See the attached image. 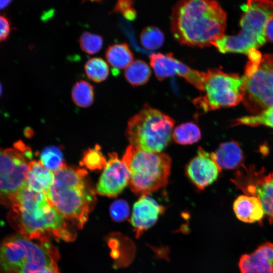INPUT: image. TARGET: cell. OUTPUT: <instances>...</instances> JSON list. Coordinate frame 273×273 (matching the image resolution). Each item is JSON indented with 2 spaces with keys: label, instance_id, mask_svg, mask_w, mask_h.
<instances>
[{
  "label": "cell",
  "instance_id": "277c9868",
  "mask_svg": "<svg viewBox=\"0 0 273 273\" xmlns=\"http://www.w3.org/2000/svg\"><path fill=\"white\" fill-rule=\"evenodd\" d=\"M243 11L240 21L241 30L236 35L224 34L212 42L221 53H242L248 55L266 41L265 29L273 19L272 0H247L242 6Z\"/></svg>",
  "mask_w": 273,
  "mask_h": 273
},
{
  "label": "cell",
  "instance_id": "3957f363",
  "mask_svg": "<svg viewBox=\"0 0 273 273\" xmlns=\"http://www.w3.org/2000/svg\"><path fill=\"white\" fill-rule=\"evenodd\" d=\"M54 173V181L46 192L49 201L67 220L82 228L96 201L87 171L65 165Z\"/></svg>",
  "mask_w": 273,
  "mask_h": 273
},
{
  "label": "cell",
  "instance_id": "ffe728a7",
  "mask_svg": "<svg viewBox=\"0 0 273 273\" xmlns=\"http://www.w3.org/2000/svg\"><path fill=\"white\" fill-rule=\"evenodd\" d=\"M108 64L115 71L125 69L133 61V56L126 43L110 45L105 52Z\"/></svg>",
  "mask_w": 273,
  "mask_h": 273
},
{
  "label": "cell",
  "instance_id": "5b68a950",
  "mask_svg": "<svg viewBox=\"0 0 273 273\" xmlns=\"http://www.w3.org/2000/svg\"><path fill=\"white\" fill-rule=\"evenodd\" d=\"M56 259L48 241L38 243L15 234L0 244V273H33L56 264Z\"/></svg>",
  "mask_w": 273,
  "mask_h": 273
},
{
  "label": "cell",
  "instance_id": "8fae6325",
  "mask_svg": "<svg viewBox=\"0 0 273 273\" xmlns=\"http://www.w3.org/2000/svg\"><path fill=\"white\" fill-rule=\"evenodd\" d=\"M232 180L245 195L259 200L264 215L273 223V172L266 173L264 168L257 170L253 165L244 166Z\"/></svg>",
  "mask_w": 273,
  "mask_h": 273
},
{
  "label": "cell",
  "instance_id": "7a4b0ae2",
  "mask_svg": "<svg viewBox=\"0 0 273 273\" xmlns=\"http://www.w3.org/2000/svg\"><path fill=\"white\" fill-rule=\"evenodd\" d=\"M226 20L217 0H178L172 8L170 30L180 44L204 48L224 34Z\"/></svg>",
  "mask_w": 273,
  "mask_h": 273
},
{
  "label": "cell",
  "instance_id": "cb8c5ba5",
  "mask_svg": "<svg viewBox=\"0 0 273 273\" xmlns=\"http://www.w3.org/2000/svg\"><path fill=\"white\" fill-rule=\"evenodd\" d=\"M84 68L86 76L97 83L104 81L109 75V65L101 58L95 57L88 59Z\"/></svg>",
  "mask_w": 273,
  "mask_h": 273
},
{
  "label": "cell",
  "instance_id": "f546056e",
  "mask_svg": "<svg viewBox=\"0 0 273 273\" xmlns=\"http://www.w3.org/2000/svg\"><path fill=\"white\" fill-rule=\"evenodd\" d=\"M110 210L112 218L116 221L125 220L129 213L128 204L123 200H118L114 202L111 204Z\"/></svg>",
  "mask_w": 273,
  "mask_h": 273
},
{
  "label": "cell",
  "instance_id": "83f0119b",
  "mask_svg": "<svg viewBox=\"0 0 273 273\" xmlns=\"http://www.w3.org/2000/svg\"><path fill=\"white\" fill-rule=\"evenodd\" d=\"M107 162L100 146L96 145L84 153L81 164L90 170H99L105 168Z\"/></svg>",
  "mask_w": 273,
  "mask_h": 273
},
{
  "label": "cell",
  "instance_id": "d4e9b609",
  "mask_svg": "<svg viewBox=\"0 0 273 273\" xmlns=\"http://www.w3.org/2000/svg\"><path fill=\"white\" fill-rule=\"evenodd\" d=\"M242 125L252 127L264 125L273 128V106L253 115L237 118L234 121L233 126Z\"/></svg>",
  "mask_w": 273,
  "mask_h": 273
},
{
  "label": "cell",
  "instance_id": "52a82bcc",
  "mask_svg": "<svg viewBox=\"0 0 273 273\" xmlns=\"http://www.w3.org/2000/svg\"><path fill=\"white\" fill-rule=\"evenodd\" d=\"M174 120L145 104L128 121L126 135L131 145L143 151L158 153L170 143Z\"/></svg>",
  "mask_w": 273,
  "mask_h": 273
},
{
  "label": "cell",
  "instance_id": "9c48e42d",
  "mask_svg": "<svg viewBox=\"0 0 273 273\" xmlns=\"http://www.w3.org/2000/svg\"><path fill=\"white\" fill-rule=\"evenodd\" d=\"M243 79V102L254 114L273 106V54L249 60Z\"/></svg>",
  "mask_w": 273,
  "mask_h": 273
},
{
  "label": "cell",
  "instance_id": "ba28073f",
  "mask_svg": "<svg viewBox=\"0 0 273 273\" xmlns=\"http://www.w3.org/2000/svg\"><path fill=\"white\" fill-rule=\"evenodd\" d=\"M203 95L194 99L196 107L204 112L235 106L243 99V79L237 74L211 69L205 74Z\"/></svg>",
  "mask_w": 273,
  "mask_h": 273
},
{
  "label": "cell",
  "instance_id": "f1b7e54d",
  "mask_svg": "<svg viewBox=\"0 0 273 273\" xmlns=\"http://www.w3.org/2000/svg\"><path fill=\"white\" fill-rule=\"evenodd\" d=\"M79 43L81 50L85 53L93 55L99 52L102 49L103 40L99 35L84 32L80 36Z\"/></svg>",
  "mask_w": 273,
  "mask_h": 273
},
{
  "label": "cell",
  "instance_id": "8d00e7d4",
  "mask_svg": "<svg viewBox=\"0 0 273 273\" xmlns=\"http://www.w3.org/2000/svg\"><path fill=\"white\" fill-rule=\"evenodd\" d=\"M2 92H3V87H2V85L0 82V97L1 96L2 94Z\"/></svg>",
  "mask_w": 273,
  "mask_h": 273
},
{
  "label": "cell",
  "instance_id": "30bf717a",
  "mask_svg": "<svg viewBox=\"0 0 273 273\" xmlns=\"http://www.w3.org/2000/svg\"><path fill=\"white\" fill-rule=\"evenodd\" d=\"M31 149L22 141L13 148H0V204L11 207L26 185Z\"/></svg>",
  "mask_w": 273,
  "mask_h": 273
},
{
  "label": "cell",
  "instance_id": "d6a6232c",
  "mask_svg": "<svg viewBox=\"0 0 273 273\" xmlns=\"http://www.w3.org/2000/svg\"><path fill=\"white\" fill-rule=\"evenodd\" d=\"M131 4V0H118L116 7V10L123 12L130 8Z\"/></svg>",
  "mask_w": 273,
  "mask_h": 273
},
{
  "label": "cell",
  "instance_id": "836d02e7",
  "mask_svg": "<svg viewBox=\"0 0 273 273\" xmlns=\"http://www.w3.org/2000/svg\"><path fill=\"white\" fill-rule=\"evenodd\" d=\"M33 273H60L57 264L47 266Z\"/></svg>",
  "mask_w": 273,
  "mask_h": 273
},
{
  "label": "cell",
  "instance_id": "9a60e30c",
  "mask_svg": "<svg viewBox=\"0 0 273 273\" xmlns=\"http://www.w3.org/2000/svg\"><path fill=\"white\" fill-rule=\"evenodd\" d=\"M165 208L147 195H142L134 203L130 219L136 237L152 227Z\"/></svg>",
  "mask_w": 273,
  "mask_h": 273
},
{
  "label": "cell",
  "instance_id": "e575fe53",
  "mask_svg": "<svg viewBox=\"0 0 273 273\" xmlns=\"http://www.w3.org/2000/svg\"><path fill=\"white\" fill-rule=\"evenodd\" d=\"M123 13L124 17L129 20H132L135 17V11L131 8L125 10Z\"/></svg>",
  "mask_w": 273,
  "mask_h": 273
},
{
  "label": "cell",
  "instance_id": "603a6c76",
  "mask_svg": "<svg viewBox=\"0 0 273 273\" xmlns=\"http://www.w3.org/2000/svg\"><path fill=\"white\" fill-rule=\"evenodd\" d=\"M174 141L180 145H189L197 142L201 137L198 126L193 122L182 123L173 130Z\"/></svg>",
  "mask_w": 273,
  "mask_h": 273
},
{
  "label": "cell",
  "instance_id": "d6986e66",
  "mask_svg": "<svg viewBox=\"0 0 273 273\" xmlns=\"http://www.w3.org/2000/svg\"><path fill=\"white\" fill-rule=\"evenodd\" d=\"M46 168L40 162L31 160L28 165L26 185L39 192L46 193L54 180V173Z\"/></svg>",
  "mask_w": 273,
  "mask_h": 273
},
{
  "label": "cell",
  "instance_id": "d590c367",
  "mask_svg": "<svg viewBox=\"0 0 273 273\" xmlns=\"http://www.w3.org/2000/svg\"><path fill=\"white\" fill-rule=\"evenodd\" d=\"M11 2L12 0H0V10L6 8Z\"/></svg>",
  "mask_w": 273,
  "mask_h": 273
},
{
  "label": "cell",
  "instance_id": "484cf974",
  "mask_svg": "<svg viewBox=\"0 0 273 273\" xmlns=\"http://www.w3.org/2000/svg\"><path fill=\"white\" fill-rule=\"evenodd\" d=\"M141 44L149 50H156L160 48L164 42V35L157 27L148 26L142 31L140 37Z\"/></svg>",
  "mask_w": 273,
  "mask_h": 273
},
{
  "label": "cell",
  "instance_id": "5bb4252c",
  "mask_svg": "<svg viewBox=\"0 0 273 273\" xmlns=\"http://www.w3.org/2000/svg\"><path fill=\"white\" fill-rule=\"evenodd\" d=\"M221 169L212 153L199 147L197 155L187 164L186 173L197 189L203 190L217 179Z\"/></svg>",
  "mask_w": 273,
  "mask_h": 273
},
{
  "label": "cell",
  "instance_id": "1f68e13d",
  "mask_svg": "<svg viewBox=\"0 0 273 273\" xmlns=\"http://www.w3.org/2000/svg\"><path fill=\"white\" fill-rule=\"evenodd\" d=\"M265 34L266 40L273 43V19L268 21L266 24Z\"/></svg>",
  "mask_w": 273,
  "mask_h": 273
},
{
  "label": "cell",
  "instance_id": "7402d4cb",
  "mask_svg": "<svg viewBox=\"0 0 273 273\" xmlns=\"http://www.w3.org/2000/svg\"><path fill=\"white\" fill-rule=\"evenodd\" d=\"M93 85L84 80L76 82L71 89V98L74 103L81 108L88 107L94 100Z\"/></svg>",
  "mask_w": 273,
  "mask_h": 273
},
{
  "label": "cell",
  "instance_id": "4dcf8cb0",
  "mask_svg": "<svg viewBox=\"0 0 273 273\" xmlns=\"http://www.w3.org/2000/svg\"><path fill=\"white\" fill-rule=\"evenodd\" d=\"M11 29L9 20L5 16L0 14V42L5 41L9 38Z\"/></svg>",
  "mask_w": 273,
  "mask_h": 273
},
{
  "label": "cell",
  "instance_id": "4fadbf2b",
  "mask_svg": "<svg viewBox=\"0 0 273 273\" xmlns=\"http://www.w3.org/2000/svg\"><path fill=\"white\" fill-rule=\"evenodd\" d=\"M129 178L130 173L126 165L116 153H111L97 186V192L101 195L115 197L129 184Z\"/></svg>",
  "mask_w": 273,
  "mask_h": 273
},
{
  "label": "cell",
  "instance_id": "ac0fdd59",
  "mask_svg": "<svg viewBox=\"0 0 273 273\" xmlns=\"http://www.w3.org/2000/svg\"><path fill=\"white\" fill-rule=\"evenodd\" d=\"M212 155L221 169H235L244 166L243 152L238 143L235 141L220 144Z\"/></svg>",
  "mask_w": 273,
  "mask_h": 273
},
{
  "label": "cell",
  "instance_id": "4316f807",
  "mask_svg": "<svg viewBox=\"0 0 273 273\" xmlns=\"http://www.w3.org/2000/svg\"><path fill=\"white\" fill-rule=\"evenodd\" d=\"M39 161L46 168L54 172L65 165L61 151L54 146L47 147L42 150Z\"/></svg>",
  "mask_w": 273,
  "mask_h": 273
},
{
  "label": "cell",
  "instance_id": "6da1fadb",
  "mask_svg": "<svg viewBox=\"0 0 273 273\" xmlns=\"http://www.w3.org/2000/svg\"><path fill=\"white\" fill-rule=\"evenodd\" d=\"M7 220L19 234L32 240L48 241V237L71 241L75 233L67 220L51 203L46 193L26 185L17 195Z\"/></svg>",
  "mask_w": 273,
  "mask_h": 273
},
{
  "label": "cell",
  "instance_id": "2e32d148",
  "mask_svg": "<svg viewBox=\"0 0 273 273\" xmlns=\"http://www.w3.org/2000/svg\"><path fill=\"white\" fill-rule=\"evenodd\" d=\"M241 273H273V243H264L239 260Z\"/></svg>",
  "mask_w": 273,
  "mask_h": 273
},
{
  "label": "cell",
  "instance_id": "44dd1931",
  "mask_svg": "<svg viewBox=\"0 0 273 273\" xmlns=\"http://www.w3.org/2000/svg\"><path fill=\"white\" fill-rule=\"evenodd\" d=\"M124 74L130 84L138 86L148 82L151 75V70L146 62L142 60H135L125 69Z\"/></svg>",
  "mask_w": 273,
  "mask_h": 273
},
{
  "label": "cell",
  "instance_id": "e0dca14e",
  "mask_svg": "<svg viewBox=\"0 0 273 273\" xmlns=\"http://www.w3.org/2000/svg\"><path fill=\"white\" fill-rule=\"evenodd\" d=\"M233 210L237 217L246 223L260 222L264 215L262 204L255 196L241 195L233 204Z\"/></svg>",
  "mask_w": 273,
  "mask_h": 273
},
{
  "label": "cell",
  "instance_id": "7c38bea8",
  "mask_svg": "<svg viewBox=\"0 0 273 273\" xmlns=\"http://www.w3.org/2000/svg\"><path fill=\"white\" fill-rule=\"evenodd\" d=\"M149 59L150 65L158 80L161 81L171 76L178 75L202 91L205 72L191 68L174 58L171 53L152 54Z\"/></svg>",
  "mask_w": 273,
  "mask_h": 273
},
{
  "label": "cell",
  "instance_id": "8992f818",
  "mask_svg": "<svg viewBox=\"0 0 273 273\" xmlns=\"http://www.w3.org/2000/svg\"><path fill=\"white\" fill-rule=\"evenodd\" d=\"M122 160L129 170V185L135 194L148 195L167 184L171 159L166 154L146 152L130 145Z\"/></svg>",
  "mask_w": 273,
  "mask_h": 273
}]
</instances>
